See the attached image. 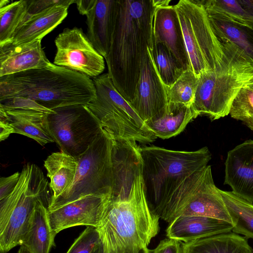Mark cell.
Here are the masks:
<instances>
[{
	"label": "cell",
	"instance_id": "6da1fadb",
	"mask_svg": "<svg viewBox=\"0 0 253 253\" xmlns=\"http://www.w3.org/2000/svg\"><path fill=\"white\" fill-rule=\"evenodd\" d=\"M95 96L93 80L57 66L0 77V108L51 113L66 106L87 105Z\"/></svg>",
	"mask_w": 253,
	"mask_h": 253
},
{
	"label": "cell",
	"instance_id": "7a4b0ae2",
	"mask_svg": "<svg viewBox=\"0 0 253 253\" xmlns=\"http://www.w3.org/2000/svg\"><path fill=\"white\" fill-rule=\"evenodd\" d=\"M155 0H117L109 51L104 57L116 88L132 100L147 47H153Z\"/></svg>",
	"mask_w": 253,
	"mask_h": 253
},
{
	"label": "cell",
	"instance_id": "3957f363",
	"mask_svg": "<svg viewBox=\"0 0 253 253\" xmlns=\"http://www.w3.org/2000/svg\"><path fill=\"white\" fill-rule=\"evenodd\" d=\"M159 219L149 208L141 175L129 198L108 201L97 227L99 253H151L148 246L159 231Z\"/></svg>",
	"mask_w": 253,
	"mask_h": 253
},
{
	"label": "cell",
	"instance_id": "277c9868",
	"mask_svg": "<svg viewBox=\"0 0 253 253\" xmlns=\"http://www.w3.org/2000/svg\"><path fill=\"white\" fill-rule=\"evenodd\" d=\"M144 193L150 211L159 218L179 184L211 159L207 147L194 151H175L155 146H139Z\"/></svg>",
	"mask_w": 253,
	"mask_h": 253
},
{
	"label": "cell",
	"instance_id": "5b68a950",
	"mask_svg": "<svg viewBox=\"0 0 253 253\" xmlns=\"http://www.w3.org/2000/svg\"><path fill=\"white\" fill-rule=\"evenodd\" d=\"M217 35L224 45V61L218 69L198 78L192 105L199 115L207 116L211 121L229 114L233 101L253 74V58L232 42Z\"/></svg>",
	"mask_w": 253,
	"mask_h": 253
},
{
	"label": "cell",
	"instance_id": "8992f818",
	"mask_svg": "<svg viewBox=\"0 0 253 253\" xmlns=\"http://www.w3.org/2000/svg\"><path fill=\"white\" fill-rule=\"evenodd\" d=\"M48 185L38 166L24 165L13 191L0 200V253L22 245L37 203L50 201Z\"/></svg>",
	"mask_w": 253,
	"mask_h": 253
},
{
	"label": "cell",
	"instance_id": "52a82bcc",
	"mask_svg": "<svg viewBox=\"0 0 253 253\" xmlns=\"http://www.w3.org/2000/svg\"><path fill=\"white\" fill-rule=\"evenodd\" d=\"M189 63L198 78L218 69L225 55L224 45L217 34L201 0H180L174 5Z\"/></svg>",
	"mask_w": 253,
	"mask_h": 253
},
{
	"label": "cell",
	"instance_id": "ba28073f",
	"mask_svg": "<svg viewBox=\"0 0 253 253\" xmlns=\"http://www.w3.org/2000/svg\"><path fill=\"white\" fill-rule=\"evenodd\" d=\"M95 96L87 107L113 138L153 142L157 137L116 88L108 73L93 78Z\"/></svg>",
	"mask_w": 253,
	"mask_h": 253
},
{
	"label": "cell",
	"instance_id": "9c48e42d",
	"mask_svg": "<svg viewBox=\"0 0 253 253\" xmlns=\"http://www.w3.org/2000/svg\"><path fill=\"white\" fill-rule=\"evenodd\" d=\"M112 136L103 128L94 142L79 159L74 179L61 194L50 199L48 211L93 195L110 196L113 186Z\"/></svg>",
	"mask_w": 253,
	"mask_h": 253
},
{
	"label": "cell",
	"instance_id": "30bf717a",
	"mask_svg": "<svg viewBox=\"0 0 253 253\" xmlns=\"http://www.w3.org/2000/svg\"><path fill=\"white\" fill-rule=\"evenodd\" d=\"M179 215L210 217L232 224L219 189L214 183L210 165L194 172L179 184L160 218L169 223Z\"/></svg>",
	"mask_w": 253,
	"mask_h": 253
},
{
	"label": "cell",
	"instance_id": "8fae6325",
	"mask_svg": "<svg viewBox=\"0 0 253 253\" xmlns=\"http://www.w3.org/2000/svg\"><path fill=\"white\" fill-rule=\"evenodd\" d=\"M47 114L49 129L61 152L79 160L103 127L86 105L54 109Z\"/></svg>",
	"mask_w": 253,
	"mask_h": 253
},
{
	"label": "cell",
	"instance_id": "7c38bea8",
	"mask_svg": "<svg viewBox=\"0 0 253 253\" xmlns=\"http://www.w3.org/2000/svg\"><path fill=\"white\" fill-rule=\"evenodd\" d=\"M55 43L57 51L54 64L93 78L104 71V57L96 51L82 29H65L56 38Z\"/></svg>",
	"mask_w": 253,
	"mask_h": 253
},
{
	"label": "cell",
	"instance_id": "4fadbf2b",
	"mask_svg": "<svg viewBox=\"0 0 253 253\" xmlns=\"http://www.w3.org/2000/svg\"><path fill=\"white\" fill-rule=\"evenodd\" d=\"M129 104L145 123L161 118L168 111V87L157 69L153 48L147 47L134 96Z\"/></svg>",
	"mask_w": 253,
	"mask_h": 253
},
{
	"label": "cell",
	"instance_id": "5bb4252c",
	"mask_svg": "<svg viewBox=\"0 0 253 253\" xmlns=\"http://www.w3.org/2000/svg\"><path fill=\"white\" fill-rule=\"evenodd\" d=\"M139 146L135 141L113 138L111 199L124 201L132 194L135 181L142 175V163Z\"/></svg>",
	"mask_w": 253,
	"mask_h": 253
},
{
	"label": "cell",
	"instance_id": "9a60e30c",
	"mask_svg": "<svg viewBox=\"0 0 253 253\" xmlns=\"http://www.w3.org/2000/svg\"><path fill=\"white\" fill-rule=\"evenodd\" d=\"M110 196L89 195L48 211L47 216L54 235L66 228L80 226L98 227Z\"/></svg>",
	"mask_w": 253,
	"mask_h": 253
},
{
	"label": "cell",
	"instance_id": "2e32d148",
	"mask_svg": "<svg viewBox=\"0 0 253 253\" xmlns=\"http://www.w3.org/2000/svg\"><path fill=\"white\" fill-rule=\"evenodd\" d=\"M224 184L235 195L253 204V140L229 151L225 162Z\"/></svg>",
	"mask_w": 253,
	"mask_h": 253
},
{
	"label": "cell",
	"instance_id": "e0dca14e",
	"mask_svg": "<svg viewBox=\"0 0 253 253\" xmlns=\"http://www.w3.org/2000/svg\"><path fill=\"white\" fill-rule=\"evenodd\" d=\"M152 35L153 44H164L184 71L189 69L181 30L174 5L156 8L153 18Z\"/></svg>",
	"mask_w": 253,
	"mask_h": 253
},
{
	"label": "cell",
	"instance_id": "ac0fdd59",
	"mask_svg": "<svg viewBox=\"0 0 253 253\" xmlns=\"http://www.w3.org/2000/svg\"><path fill=\"white\" fill-rule=\"evenodd\" d=\"M41 41L0 46V77L52 65L42 47Z\"/></svg>",
	"mask_w": 253,
	"mask_h": 253
},
{
	"label": "cell",
	"instance_id": "d6986e66",
	"mask_svg": "<svg viewBox=\"0 0 253 253\" xmlns=\"http://www.w3.org/2000/svg\"><path fill=\"white\" fill-rule=\"evenodd\" d=\"M233 225L215 218L179 215L169 223L166 230L169 238L185 243L217 234L231 232Z\"/></svg>",
	"mask_w": 253,
	"mask_h": 253
},
{
	"label": "cell",
	"instance_id": "ffe728a7",
	"mask_svg": "<svg viewBox=\"0 0 253 253\" xmlns=\"http://www.w3.org/2000/svg\"><path fill=\"white\" fill-rule=\"evenodd\" d=\"M74 3V0H68L65 3L26 17L16 30L11 42L21 44L42 40L66 17L69 6Z\"/></svg>",
	"mask_w": 253,
	"mask_h": 253
},
{
	"label": "cell",
	"instance_id": "44dd1931",
	"mask_svg": "<svg viewBox=\"0 0 253 253\" xmlns=\"http://www.w3.org/2000/svg\"><path fill=\"white\" fill-rule=\"evenodd\" d=\"M116 0H95L85 15L86 36L104 58L108 54L113 29Z\"/></svg>",
	"mask_w": 253,
	"mask_h": 253
},
{
	"label": "cell",
	"instance_id": "7402d4cb",
	"mask_svg": "<svg viewBox=\"0 0 253 253\" xmlns=\"http://www.w3.org/2000/svg\"><path fill=\"white\" fill-rule=\"evenodd\" d=\"M0 117L7 121L14 133L30 137L42 146L54 142L46 113L33 110L0 108Z\"/></svg>",
	"mask_w": 253,
	"mask_h": 253
},
{
	"label": "cell",
	"instance_id": "603a6c76",
	"mask_svg": "<svg viewBox=\"0 0 253 253\" xmlns=\"http://www.w3.org/2000/svg\"><path fill=\"white\" fill-rule=\"evenodd\" d=\"M183 253H253L248 239L232 231L182 243Z\"/></svg>",
	"mask_w": 253,
	"mask_h": 253
},
{
	"label": "cell",
	"instance_id": "cb8c5ba5",
	"mask_svg": "<svg viewBox=\"0 0 253 253\" xmlns=\"http://www.w3.org/2000/svg\"><path fill=\"white\" fill-rule=\"evenodd\" d=\"M49 201H40L35 206L30 222L21 245L32 253H49L54 246V235L47 216Z\"/></svg>",
	"mask_w": 253,
	"mask_h": 253
},
{
	"label": "cell",
	"instance_id": "d4e9b609",
	"mask_svg": "<svg viewBox=\"0 0 253 253\" xmlns=\"http://www.w3.org/2000/svg\"><path fill=\"white\" fill-rule=\"evenodd\" d=\"M198 116L193 106L169 103L165 116L147 121L145 124L157 138L168 139L181 133L188 124Z\"/></svg>",
	"mask_w": 253,
	"mask_h": 253
},
{
	"label": "cell",
	"instance_id": "484cf974",
	"mask_svg": "<svg viewBox=\"0 0 253 253\" xmlns=\"http://www.w3.org/2000/svg\"><path fill=\"white\" fill-rule=\"evenodd\" d=\"M79 160L62 152H54L44 161V166L50 179L49 188L53 192L50 199L61 194L73 182Z\"/></svg>",
	"mask_w": 253,
	"mask_h": 253
},
{
	"label": "cell",
	"instance_id": "4316f807",
	"mask_svg": "<svg viewBox=\"0 0 253 253\" xmlns=\"http://www.w3.org/2000/svg\"><path fill=\"white\" fill-rule=\"evenodd\" d=\"M210 18L253 31V11L241 0H201Z\"/></svg>",
	"mask_w": 253,
	"mask_h": 253
},
{
	"label": "cell",
	"instance_id": "83f0119b",
	"mask_svg": "<svg viewBox=\"0 0 253 253\" xmlns=\"http://www.w3.org/2000/svg\"><path fill=\"white\" fill-rule=\"evenodd\" d=\"M231 217L232 232L253 239V204L232 191L219 189Z\"/></svg>",
	"mask_w": 253,
	"mask_h": 253
},
{
	"label": "cell",
	"instance_id": "f1b7e54d",
	"mask_svg": "<svg viewBox=\"0 0 253 253\" xmlns=\"http://www.w3.org/2000/svg\"><path fill=\"white\" fill-rule=\"evenodd\" d=\"M27 10V0L15 1L0 8V46L12 41Z\"/></svg>",
	"mask_w": 253,
	"mask_h": 253
},
{
	"label": "cell",
	"instance_id": "f546056e",
	"mask_svg": "<svg viewBox=\"0 0 253 253\" xmlns=\"http://www.w3.org/2000/svg\"><path fill=\"white\" fill-rule=\"evenodd\" d=\"M153 55L159 75L164 84L169 87L184 71L174 57L163 44H153Z\"/></svg>",
	"mask_w": 253,
	"mask_h": 253
},
{
	"label": "cell",
	"instance_id": "4dcf8cb0",
	"mask_svg": "<svg viewBox=\"0 0 253 253\" xmlns=\"http://www.w3.org/2000/svg\"><path fill=\"white\" fill-rule=\"evenodd\" d=\"M198 84V78L190 69L184 71L168 87L169 103L192 106Z\"/></svg>",
	"mask_w": 253,
	"mask_h": 253
},
{
	"label": "cell",
	"instance_id": "1f68e13d",
	"mask_svg": "<svg viewBox=\"0 0 253 253\" xmlns=\"http://www.w3.org/2000/svg\"><path fill=\"white\" fill-rule=\"evenodd\" d=\"M229 114L250 128L253 123V88L246 85L232 102Z\"/></svg>",
	"mask_w": 253,
	"mask_h": 253
},
{
	"label": "cell",
	"instance_id": "d6a6232c",
	"mask_svg": "<svg viewBox=\"0 0 253 253\" xmlns=\"http://www.w3.org/2000/svg\"><path fill=\"white\" fill-rule=\"evenodd\" d=\"M210 19L217 34L232 42L253 58V42L244 29Z\"/></svg>",
	"mask_w": 253,
	"mask_h": 253
},
{
	"label": "cell",
	"instance_id": "836d02e7",
	"mask_svg": "<svg viewBox=\"0 0 253 253\" xmlns=\"http://www.w3.org/2000/svg\"><path fill=\"white\" fill-rule=\"evenodd\" d=\"M100 245L97 227L88 226L75 240L66 253H99Z\"/></svg>",
	"mask_w": 253,
	"mask_h": 253
},
{
	"label": "cell",
	"instance_id": "e575fe53",
	"mask_svg": "<svg viewBox=\"0 0 253 253\" xmlns=\"http://www.w3.org/2000/svg\"><path fill=\"white\" fill-rule=\"evenodd\" d=\"M68 0H28V10L26 16L40 13L54 5L66 2Z\"/></svg>",
	"mask_w": 253,
	"mask_h": 253
},
{
	"label": "cell",
	"instance_id": "d590c367",
	"mask_svg": "<svg viewBox=\"0 0 253 253\" xmlns=\"http://www.w3.org/2000/svg\"><path fill=\"white\" fill-rule=\"evenodd\" d=\"M151 253H183L182 243L175 239L166 238L161 241Z\"/></svg>",
	"mask_w": 253,
	"mask_h": 253
},
{
	"label": "cell",
	"instance_id": "8d00e7d4",
	"mask_svg": "<svg viewBox=\"0 0 253 253\" xmlns=\"http://www.w3.org/2000/svg\"><path fill=\"white\" fill-rule=\"evenodd\" d=\"M20 172H16L13 174L1 177L0 179V200L8 197L14 190L20 177Z\"/></svg>",
	"mask_w": 253,
	"mask_h": 253
},
{
	"label": "cell",
	"instance_id": "74e56055",
	"mask_svg": "<svg viewBox=\"0 0 253 253\" xmlns=\"http://www.w3.org/2000/svg\"><path fill=\"white\" fill-rule=\"evenodd\" d=\"M0 140L1 141L7 139L10 134L14 133L13 129L7 121L0 117Z\"/></svg>",
	"mask_w": 253,
	"mask_h": 253
},
{
	"label": "cell",
	"instance_id": "f35d334b",
	"mask_svg": "<svg viewBox=\"0 0 253 253\" xmlns=\"http://www.w3.org/2000/svg\"><path fill=\"white\" fill-rule=\"evenodd\" d=\"M95 0H75L77 9L79 12L86 15L93 6Z\"/></svg>",
	"mask_w": 253,
	"mask_h": 253
},
{
	"label": "cell",
	"instance_id": "ab89813d",
	"mask_svg": "<svg viewBox=\"0 0 253 253\" xmlns=\"http://www.w3.org/2000/svg\"><path fill=\"white\" fill-rule=\"evenodd\" d=\"M17 253H32L27 248L24 246H20Z\"/></svg>",
	"mask_w": 253,
	"mask_h": 253
},
{
	"label": "cell",
	"instance_id": "60d3db41",
	"mask_svg": "<svg viewBox=\"0 0 253 253\" xmlns=\"http://www.w3.org/2000/svg\"><path fill=\"white\" fill-rule=\"evenodd\" d=\"M9 3V0H0V8L3 7L7 5H8Z\"/></svg>",
	"mask_w": 253,
	"mask_h": 253
},
{
	"label": "cell",
	"instance_id": "b9f144b4",
	"mask_svg": "<svg viewBox=\"0 0 253 253\" xmlns=\"http://www.w3.org/2000/svg\"><path fill=\"white\" fill-rule=\"evenodd\" d=\"M247 84L253 85V74Z\"/></svg>",
	"mask_w": 253,
	"mask_h": 253
},
{
	"label": "cell",
	"instance_id": "7bdbcfd3",
	"mask_svg": "<svg viewBox=\"0 0 253 253\" xmlns=\"http://www.w3.org/2000/svg\"><path fill=\"white\" fill-rule=\"evenodd\" d=\"M251 130H252V131H253V123L251 127V128H250Z\"/></svg>",
	"mask_w": 253,
	"mask_h": 253
}]
</instances>
